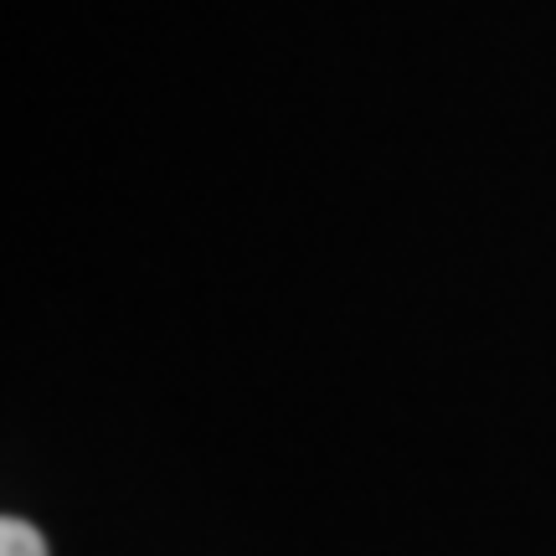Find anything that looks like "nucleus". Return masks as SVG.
I'll return each instance as SVG.
<instances>
[{"label":"nucleus","mask_w":556,"mask_h":556,"mask_svg":"<svg viewBox=\"0 0 556 556\" xmlns=\"http://www.w3.org/2000/svg\"><path fill=\"white\" fill-rule=\"evenodd\" d=\"M0 556H47V541L37 536V526H26L21 516L0 520Z\"/></svg>","instance_id":"nucleus-1"}]
</instances>
